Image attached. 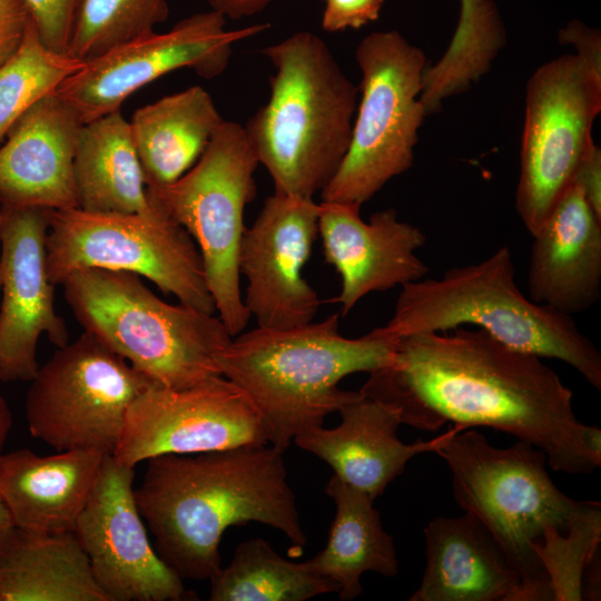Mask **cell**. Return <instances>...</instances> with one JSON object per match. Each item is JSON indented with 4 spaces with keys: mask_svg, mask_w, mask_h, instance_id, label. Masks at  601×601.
<instances>
[{
    "mask_svg": "<svg viewBox=\"0 0 601 601\" xmlns=\"http://www.w3.org/2000/svg\"><path fill=\"white\" fill-rule=\"evenodd\" d=\"M16 529L11 514L0 495V548Z\"/></svg>",
    "mask_w": 601,
    "mask_h": 601,
    "instance_id": "ab89813d",
    "label": "cell"
},
{
    "mask_svg": "<svg viewBox=\"0 0 601 601\" xmlns=\"http://www.w3.org/2000/svg\"><path fill=\"white\" fill-rule=\"evenodd\" d=\"M355 59L362 79L351 141L321 198L362 206L413 165L418 130L427 116L421 101L427 60L396 30L364 37Z\"/></svg>",
    "mask_w": 601,
    "mask_h": 601,
    "instance_id": "ba28073f",
    "label": "cell"
},
{
    "mask_svg": "<svg viewBox=\"0 0 601 601\" xmlns=\"http://www.w3.org/2000/svg\"><path fill=\"white\" fill-rule=\"evenodd\" d=\"M325 492L335 504V516L326 546L306 563L336 584L341 600L349 601L363 592V573L397 575L394 540L383 529L375 500L366 493L335 474L327 481Z\"/></svg>",
    "mask_w": 601,
    "mask_h": 601,
    "instance_id": "484cf974",
    "label": "cell"
},
{
    "mask_svg": "<svg viewBox=\"0 0 601 601\" xmlns=\"http://www.w3.org/2000/svg\"><path fill=\"white\" fill-rule=\"evenodd\" d=\"M226 20L210 9L194 13L164 33L154 31L83 62L55 92L85 124L119 110L135 91L174 70L189 68L205 79L218 77L236 42L269 27L227 30Z\"/></svg>",
    "mask_w": 601,
    "mask_h": 601,
    "instance_id": "4fadbf2b",
    "label": "cell"
},
{
    "mask_svg": "<svg viewBox=\"0 0 601 601\" xmlns=\"http://www.w3.org/2000/svg\"><path fill=\"white\" fill-rule=\"evenodd\" d=\"M81 126L55 91L28 108L0 145L1 205L79 208L73 158Z\"/></svg>",
    "mask_w": 601,
    "mask_h": 601,
    "instance_id": "d6986e66",
    "label": "cell"
},
{
    "mask_svg": "<svg viewBox=\"0 0 601 601\" xmlns=\"http://www.w3.org/2000/svg\"><path fill=\"white\" fill-rule=\"evenodd\" d=\"M73 177L82 210L132 214L154 207L129 120L120 109L82 124Z\"/></svg>",
    "mask_w": 601,
    "mask_h": 601,
    "instance_id": "4316f807",
    "label": "cell"
},
{
    "mask_svg": "<svg viewBox=\"0 0 601 601\" xmlns=\"http://www.w3.org/2000/svg\"><path fill=\"white\" fill-rule=\"evenodd\" d=\"M42 42L67 53L79 0H19Z\"/></svg>",
    "mask_w": 601,
    "mask_h": 601,
    "instance_id": "d6a6232c",
    "label": "cell"
},
{
    "mask_svg": "<svg viewBox=\"0 0 601 601\" xmlns=\"http://www.w3.org/2000/svg\"><path fill=\"white\" fill-rule=\"evenodd\" d=\"M601 541V508L573 524L566 533L549 529L536 549L551 584L553 601L583 599V573Z\"/></svg>",
    "mask_w": 601,
    "mask_h": 601,
    "instance_id": "4dcf8cb0",
    "label": "cell"
},
{
    "mask_svg": "<svg viewBox=\"0 0 601 601\" xmlns=\"http://www.w3.org/2000/svg\"><path fill=\"white\" fill-rule=\"evenodd\" d=\"M82 63L48 48L29 19L19 49L0 66V145L28 108L55 91Z\"/></svg>",
    "mask_w": 601,
    "mask_h": 601,
    "instance_id": "f1b7e54d",
    "label": "cell"
},
{
    "mask_svg": "<svg viewBox=\"0 0 601 601\" xmlns=\"http://www.w3.org/2000/svg\"><path fill=\"white\" fill-rule=\"evenodd\" d=\"M361 206L319 203L318 235L325 262L341 276V292L333 302L342 315L366 295L422 279L428 267L416 250L426 243L416 226L401 221L393 208L374 213L367 221Z\"/></svg>",
    "mask_w": 601,
    "mask_h": 601,
    "instance_id": "ac0fdd59",
    "label": "cell"
},
{
    "mask_svg": "<svg viewBox=\"0 0 601 601\" xmlns=\"http://www.w3.org/2000/svg\"><path fill=\"white\" fill-rule=\"evenodd\" d=\"M283 454L264 444L147 460L135 497L159 556L183 579L210 580L225 531L248 522L279 530L300 551L307 538Z\"/></svg>",
    "mask_w": 601,
    "mask_h": 601,
    "instance_id": "7a4b0ae2",
    "label": "cell"
},
{
    "mask_svg": "<svg viewBox=\"0 0 601 601\" xmlns=\"http://www.w3.org/2000/svg\"><path fill=\"white\" fill-rule=\"evenodd\" d=\"M339 316L234 336L218 357L221 375L238 386L258 412L268 444L285 451L300 432L361 395L343 391L347 375L384 366L393 339L378 327L357 338L339 333Z\"/></svg>",
    "mask_w": 601,
    "mask_h": 601,
    "instance_id": "3957f363",
    "label": "cell"
},
{
    "mask_svg": "<svg viewBox=\"0 0 601 601\" xmlns=\"http://www.w3.org/2000/svg\"><path fill=\"white\" fill-rule=\"evenodd\" d=\"M46 252L53 285L81 268L126 272L149 279L180 304L216 312L195 242L156 204L132 214L50 210Z\"/></svg>",
    "mask_w": 601,
    "mask_h": 601,
    "instance_id": "30bf717a",
    "label": "cell"
},
{
    "mask_svg": "<svg viewBox=\"0 0 601 601\" xmlns=\"http://www.w3.org/2000/svg\"><path fill=\"white\" fill-rule=\"evenodd\" d=\"M426 563L410 601H521V580L472 514L437 516L424 529Z\"/></svg>",
    "mask_w": 601,
    "mask_h": 601,
    "instance_id": "7402d4cb",
    "label": "cell"
},
{
    "mask_svg": "<svg viewBox=\"0 0 601 601\" xmlns=\"http://www.w3.org/2000/svg\"><path fill=\"white\" fill-rule=\"evenodd\" d=\"M268 444L258 412L233 382L217 376L174 390L151 384L130 405L111 454L136 466L164 454H197Z\"/></svg>",
    "mask_w": 601,
    "mask_h": 601,
    "instance_id": "5bb4252c",
    "label": "cell"
},
{
    "mask_svg": "<svg viewBox=\"0 0 601 601\" xmlns=\"http://www.w3.org/2000/svg\"><path fill=\"white\" fill-rule=\"evenodd\" d=\"M505 28L492 0H460V17L451 47L464 56H482L505 39Z\"/></svg>",
    "mask_w": 601,
    "mask_h": 601,
    "instance_id": "1f68e13d",
    "label": "cell"
},
{
    "mask_svg": "<svg viewBox=\"0 0 601 601\" xmlns=\"http://www.w3.org/2000/svg\"><path fill=\"white\" fill-rule=\"evenodd\" d=\"M436 454L451 470L456 503L484 525L518 571L521 601L553 600L535 551L549 529L566 533L601 504L566 496L549 476L544 452L523 441L499 449L465 428Z\"/></svg>",
    "mask_w": 601,
    "mask_h": 601,
    "instance_id": "8992f818",
    "label": "cell"
},
{
    "mask_svg": "<svg viewBox=\"0 0 601 601\" xmlns=\"http://www.w3.org/2000/svg\"><path fill=\"white\" fill-rule=\"evenodd\" d=\"M135 467L106 455L73 533L109 601L197 599L151 545L134 487Z\"/></svg>",
    "mask_w": 601,
    "mask_h": 601,
    "instance_id": "9a60e30c",
    "label": "cell"
},
{
    "mask_svg": "<svg viewBox=\"0 0 601 601\" xmlns=\"http://www.w3.org/2000/svg\"><path fill=\"white\" fill-rule=\"evenodd\" d=\"M30 434L57 452L112 454L132 402L151 384L89 332L55 354L29 381Z\"/></svg>",
    "mask_w": 601,
    "mask_h": 601,
    "instance_id": "7c38bea8",
    "label": "cell"
},
{
    "mask_svg": "<svg viewBox=\"0 0 601 601\" xmlns=\"http://www.w3.org/2000/svg\"><path fill=\"white\" fill-rule=\"evenodd\" d=\"M0 288H1V275H0Z\"/></svg>",
    "mask_w": 601,
    "mask_h": 601,
    "instance_id": "b9f144b4",
    "label": "cell"
},
{
    "mask_svg": "<svg viewBox=\"0 0 601 601\" xmlns=\"http://www.w3.org/2000/svg\"><path fill=\"white\" fill-rule=\"evenodd\" d=\"M224 120L200 86L138 108L129 125L147 187L168 185L184 176Z\"/></svg>",
    "mask_w": 601,
    "mask_h": 601,
    "instance_id": "cb8c5ba5",
    "label": "cell"
},
{
    "mask_svg": "<svg viewBox=\"0 0 601 601\" xmlns=\"http://www.w3.org/2000/svg\"><path fill=\"white\" fill-rule=\"evenodd\" d=\"M12 426V415L4 397L0 394V457L2 449Z\"/></svg>",
    "mask_w": 601,
    "mask_h": 601,
    "instance_id": "f35d334b",
    "label": "cell"
},
{
    "mask_svg": "<svg viewBox=\"0 0 601 601\" xmlns=\"http://www.w3.org/2000/svg\"><path fill=\"white\" fill-rule=\"evenodd\" d=\"M531 300L572 316L600 299L601 217L577 183L532 236Z\"/></svg>",
    "mask_w": 601,
    "mask_h": 601,
    "instance_id": "44dd1931",
    "label": "cell"
},
{
    "mask_svg": "<svg viewBox=\"0 0 601 601\" xmlns=\"http://www.w3.org/2000/svg\"><path fill=\"white\" fill-rule=\"evenodd\" d=\"M337 412L341 415L337 426H315L300 432L293 441L299 449L326 462L341 480L373 500L403 473L412 457L436 453L453 434L465 430L454 425L428 441L406 444L396 434L402 424L398 413L382 402L361 393Z\"/></svg>",
    "mask_w": 601,
    "mask_h": 601,
    "instance_id": "ffe728a7",
    "label": "cell"
},
{
    "mask_svg": "<svg viewBox=\"0 0 601 601\" xmlns=\"http://www.w3.org/2000/svg\"><path fill=\"white\" fill-rule=\"evenodd\" d=\"M106 455L91 450L3 453L0 495L14 526L35 533L73 532Z\"/></svg>",
    "mask_w": 601,
    "mask_h": 601,
    "instance_id": "603a6c76",
    "label": "cell"
},
{
    "mask_svg": "<svg viewBox=\"0 0 601 601\" xmlns=\"http://www.w3.org/2000/svg\"><path fill=\"white\" fill-rule=\"evenodd\" d=\"M560 41L571 42L577 53L592 60L601 62V38L600 32L591 29L580 21H571L560 31Z\"/></svg>",
    "mask_w": 601,
    "mask_h": 601,
    "instance_id": "d590c367",
    "label": "cell"
},
{
    "mask_svg": "<svg viewBox=\"0 0 601 601\" xmlns=\"http://www.w3.org/2000/svg\"><path fill=\"white\" fill-rule=\"evenodd\" d=\"M319 203L274 193L246 228L239 248L247 280L244 304L258 327L286 329L313 322L321 305L304 278L318 236Z\"/></svg>",
    "mask_w": 601,
    "mask_h": 601,
    "instance_id": "2e32d148",
    "label": "cell"
},
{
    "mask_svg": "<svg viewBox=\"0 0 601 601\" xmlns=\"http://www.w3.org/2000/svg\"><path fill=\"white\" fill-rule=\"evenodd\" d=\"M595 214L601 217V152L597 147L583 165L578 180Z\"/></svg>",
    "mask_w": 601,
    "mask_h": 601,
    "instance_id": "8d00e7d4",
    "label": "cell"
},
{
    "mask_svg": "<svg viewBox=\"0 0 601 601\" xmlns=\"http://www.w3.org/2000/svg\"><path fill=\"white\" fill-rule=\"evenodd\" d=\"M452 331L393 338L388 362L368 373L359 392L417 430L434 432L449 422L491 427L543 451L556 472L600 467L601 430L579 421L572 391L541 357L482 328Z\"/></svg>",
    "mask_w": 601,
    "mask_h": 601,
    "instance_id": "6da1fadb",
    "label": "cell"
},
{
    "mask_svg": "<svg viewBox=\"0 0 601 601\" xmlns=\"http://www.w3.org/2000/svg\"><path fill=\"white\" fill-rule=\"evenodd\" d=\"M29 17L19 0H0V66L19 49Z\"/></svg>",
    "mask_w": 601,
    "mask_h": 601,
    "instance_id": "e575fe53",
    "label": "cell"
},
{
    "mask_svg": "<svg viewBox=\"0 0 601 601\" xmlns=\"http://www.w3.org/2000/svg\"><path fill=\"white\" fill-rule=\"evenodd\" d=\"M262 53L275 72L267 102L243 126L246 137L274 193L314 198L347 152L359 89L311 31L294 32Z\"/></svg>",
    "mask_w": 601,
    "mask_h": 601,
    "instance_id": "277c9868",
    "label": "cell"
},
{
    "mask_svg": "<svg viewBox=\"0 0 601 601\" xmlns=\"http://www.w3.org/2000/svg\"><path fill=\"white\" fill-rule=\"evenodd\" d=\"M0 229H1V211H0Z\"/></svg>",
    "mask_w": 601,
    "mask_h": 601,
    "instance_id": "60d3db41",
    "label": "cell"
},
{
    "mask_svg": "<svg viewBox=\"0 0 601 601\" xmlns=\"http://www.w3.org/2000/svg\"><path fill=\"white\" fill-rule=\"evenodd\" d=\"M275 0H207L210 10L226 19H242L262 12Z\"/></svg>",
    "mask_w": 601,
    "mask_h": 601,
    "instance_id": "74e56055",
    "label": "cell"
},
{
    "mask_svg": "<svg viewBox=\"0 0 601 601\" xmlns=\"http://www.w3.org/2000/svg\"><path fill=\"white\" fill-rule=\"evenodd\" d=\"M209 581L211 601H305L338 591L306 561L283 558L263 539L238 544L230 563Z\"/></svg>",
    "mask_w": 601,
    "mask_h": 601,
    "instance_id": "83f0119b",
    "label": "cell"
},
{
    "mask_svg": "<svg viewBox=\"0 0 601 601\" xmlns=\"http://www.w3.org/2000/svg\"><path fill=\"white\" fill-rule=\"evenodd\" d=\"M524 111L515 209L533 236L598 147L601 62L569 53L543 63L526 82Z\"/></svg>",
    "mask_w": 601,
    "mask_h": 601,
    "instance_id": "8fae6325",
    "label": "cell"
},
{
    "mask_svg": "<svg viewBox=\"0 0 601 601\" xmlns=\"http://www.w3.org/2000/svg\"><path fill=\"white\" fill-rule=\"evenodd\" d=\"M61 285L83 329L154 384L180 390L223 376L218 357L233 336L218 316L169 304L126 272L81 268Z\"/></svg>",
    "mask_w": 601,
    "mask_h": 601,
    "instance_id": "52a82bcc",
    "label": "cell"
},
{
    "mask_svg": "<svg viewBox=\"0 0 601 601\" xmlns=\"http://www.w3.org/2000/svg\"><path fill=\"white\" fill-rule=\"evenodd\" d=\"M0 601H109L73 532L14 529L0 548Z\"/></svg>",
    "mask_w": 601,
    "mask_h": 601,
    "instance_id": "d4e9b609",
    "label": "cell"
},
{
    "mask_svg": "<svg viewBox=\"0 0 601 601\" xmlns=\"http://www.w3.org/2000/svg\"><path fill=\"white\" fill-rule=\"evenodd\" d=\"M258 165L243 125L224 120L184 176L147 187L150 200L195 242L216 312L233 337L250 318L240 292L238 256Z\"/></svg>",
    "mask_w": 601,
    "mask_h": 601,
    "instance_id": "9c48e42d",
    "label": "cell"
},
{
    "mask_svg": "<svg viewBox=\"0 0 601 601\" xmlns=\"http://www.w3.org/2000/svg\"><path fill=\"white\" fill-rule=\"evenodd\" d=\"M0 211V380L29 382L40 366L39 338L57 347L69 338L47 269L50 210L1 205Z\"/></svg>",
    "mask_w": 601,
    "mask_h": 601,
    "instance_id": "e0dca14e",
    "label": "cell"
},
{
    "mask_svg": "<svg viewBox=\"0 0 601 601\" xmlns=\"http://www.w3.org/2000/svg\"><path fill=\"white\" fill-rule=\"evenodd\" d=\"M322 28L327 32L359 29L378 19L385 0H323Z\"/></svg>",
    "mask_w": 601,
    "mask_h": 601,
    "instance_id": "836d02e7",
    "label": "cell"
},
{
    "mask_svg": "<svg viewBox=\"0 0 601 601\" xmlns=\"http://www.w3.org/2000/svg\"><path fill=\"white\" fill-rule=\"evenodd\" d=\"M401 287L391 319L378 327L388 338L473 325L512 348L565 362L601 390L597 346L572 316L521 293L509 247H500L482 262L452 267L440 278Z\"/></svg>",
    "mask_w": 601,
    "mask_h": 601,
    "instance_id": "5b68a950",
    "label": "cell"
},
{
    "mask_svg": "<svg viewBox=\"0 0 601 601\" xmlns=\"http://www.w3.org/2000/svg\"><path fill=\"white\" fill-rule=\"evenodd\" d=\"M168 16L167 0H79L67 53L89 61L154 32Z\"/></svg>",
    "mask_w": 601,
    "mask_h": 601,
    "instance_id": "f546056e",
    "label": "cell"
}]
</instances>
